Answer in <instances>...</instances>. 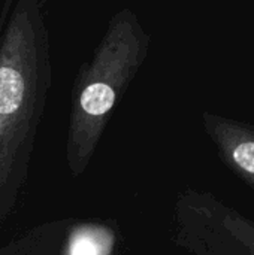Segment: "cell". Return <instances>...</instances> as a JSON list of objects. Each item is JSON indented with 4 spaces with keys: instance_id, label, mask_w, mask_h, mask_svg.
I'll use <instances>...</instances> for the list:
<instances>
[{
    "instance_id": "cell-1",
    "label": "cell",
    "mask_w": 254,
    "mask_h": 255,
    "mask_svg": "<svg viewBox=\"0 0 254 255\" xmlns=\"http://www.w3.org/2000/svg\"><path fill=\"white\" fill-rule=\"evenodd\" d=\"M51 79L45 3L4 1L0 9V223L13 215L27 184Z\"/></svg>"
},
{
    "instance_id": "cell-2",
    "label": "cell",
    "mask_w": 254,
    "mask_h": 255,
    "mask_svg": "<svg viewBox=\"0 0 254 255\" xmlns=\"http://www.w3.org/2000/svg\"><path fill=\"white\" fill-rule=\"evenodd\" d=\"M148 42L138 13L123 7L109 19L90 60L81 64L66 136V164L73 179L90 166L112 111L145 61Z\"/></svg>"
},
{
    "instance_id": "cell-3",
    "label": "cell",
    "mask_w": 254,
    "mask_h": 255,
    "mask_svg": "<svg viewBox=\"0 0 254 255\" xmlns=\"http://www.w3.org/2000/svg\"><path fill=\"white\" fill-rule=\"evenodd\" d=\"M234 160L246 172L254 175V142L240 143L234 149Z\"/></svg>"
}]
</instances>
